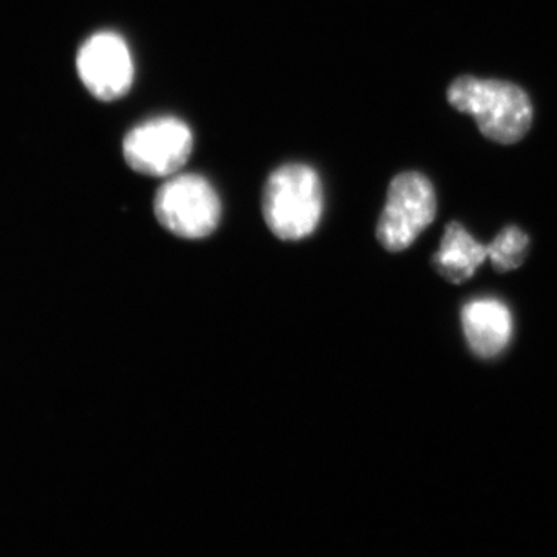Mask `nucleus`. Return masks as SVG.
Here are the masks:
<instances>
[{
	"instance_id": "1",
	"label": "nucleus",
	"mask_w": 557,
	"mask_h": 557,
	"mask_svg": "<svg viewBox=\"0 0 557 557\" xmlns=\"http://www.w3.org/2000/svg\"><path fill=\"white\" fill-rule=\"evenodd\" d=\"M448 101L458 112L471 115L486 138L500 145L520 141L533 121L525 90L507 81L460 76L449 86Z\"/></svg>"
},
{
	"instance_id": "5",
	"label": "nucleus",
	"mask_w": 557,
	"mask_h": 557,
	"mask_svg": "<svg viewBox=\"0 0 557 557\" xmlns=\"http://www.w3.org/2000/svg\"><path fill=\"white\" fill-rule=\"evenodd\" d=\"M437 212L434 186L423 174L403 172L392 180L376 237L387 251H403L431 225Z\"/></svg>"
},
{
	"instance_id": "9",
	"label": "nucleus",
	"mask_w": 557,
	"mask_h": 557,
	"mask_svg": "<svg viewBox=\"0 0 557 557\" xmlns=\"http://www.w3.org/2000/svg\"><path fill=\"white\" fill-rule=\"evenodd\" d=\"M528 245L530 239L522 230L508 226L487 247V258H491L498 273H507L522 265L528 255Z\"/></svg>"
},
{
	"instance_id": "4",
	"label": "nucleus",
	"mask_w": 557,
	"mask_h": 557,
	"mask_svg": "<svg viewBox=\"0 0 557 557\" xmlns=\"http://www.w3.org/2000/svg\"><path fill=\"white\" fill-rule=\"evenodd\" d=\"M194 149L193 131L177 116H157L139 123L123 139L127 166L150 177L175 175Z\"/></svg>"
},
{
	"instance_id": "6",
	"label": "nucleus",
	"mask_w": 557,
	"mask_h": 557,
	"mask_svg": "<svg viewBox=\"0 0 557 557\" xmlns=\"http://www.w3.org/2000/svg\"><path fill=\"white\" fill-rule=\"evenodd\" d=\"M76 69L86 89L101 101H115L131 90L135 65L126 39L115 32H100L83 44Z\"/></svg>"
},
{
	"instance_id": "8",
	"label": "nucleus",
	"mask_w": 557,
	"mask_h": 557,
	"mask_svg": "<svg viewBox=\"0 0 557 557\" xmlns=\"http://www.w3.org/2000/svg\"><path fill=\"white\" fill-rule=\"evenodd\" d=\"M487 258V247L480 245L458 222L446 228L437 255L432 259L434 269L450 284H463L474 276Z\"/></svg>"
},
{
	"instance_id": "3",
	"label": "nucleus",
	"mask_w": 557,
	"mask_h": 557,
	"mask_svg": "<svg viewBox=\"0 0 557 557\" xmlns=\"http://www.w3.org/2000/svg\"><path fill=\"white\" fill-rule=\"evenodd\" d=\"M153 212L160 225L174 236L203 239L218 230L222 201L207 178L199 174H178L157 190Z\"/></svg>"
},
{
	"instance_id": "2",
	"label": "nucleus",
	"mask_w": 557,
	"mask_h": 557,
	"mask_svg": "<svg viewBox=\"0 0 557 557\" xmlns=\"http://www.w3.org/2000/svg\"><path fill=\"white\" fill-rule=\"evenodd\" d=\"M324 211V188L313 168L282 164L271 172L262 190V214L281 240L306 239L317 231Z\"/></svg>"
},
{
	"instance_id": "7",
	"label": "nucleus",
	"mask_w": 557,
	"mask_h": 557,
	"mask_svg": "<svg viewBox=\"0 0 557 557\" xmlns=\"http://www.w3.org/2000/svg\"><path fill=\"white\" fill-rule=\"evenodd\" d=\"M461 324L469 347L482 358L497 357L511 339V313L500 300H472L461 311Z\"/></svg>"
}]
</instances>
